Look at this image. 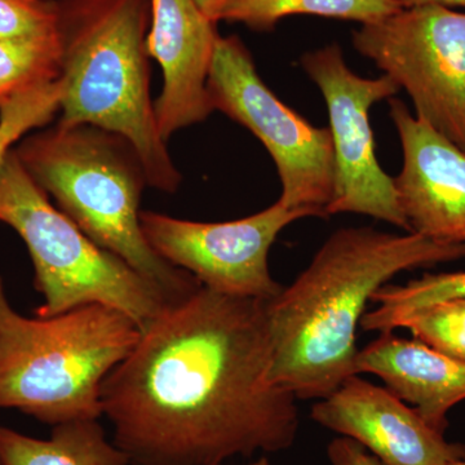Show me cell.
I'll use <instances>...</instances> for the list:
<instances>
[{
    "label": "cell",
    "mask_w": 465,
    "mask_h": 465,
    "mask_svg": "<svg viewBox=\"0 0 465 465\" xmlns=\"http://www.w3.org/2000/svg\"><path fill=\"white\" fill-rule=\"evenodd\" d=\"M327 455L331 465H384L362 445L348 437L331 440Z\"/></svg>",
    "instance_id": "cell-22"
},
{
    "label": "cell",
    "mask_w": 465,
    "mask_h": 465,
    "mask_svg": "<svg viewBox=\"0 0 465 465\" xmlns=\"http://www.w3.org/2000/svg\"><path fill=\"white\" fill-rule=\"evenodd\" d=\"M63 84L60 79L17 94L0 105V164L15 143L27 134L52 121L60 110Z\"/></svg>",
    "instance_id": "cell-19"
},
{
    "label": "cell",
    "mask_w": 465,
    "mask_h": 465,
    "mask_svg": "<svg viewBox=\"0 0 465 465\" xmlns=\"http://www.w3.org/2000/svg\"><path fill=\"white\" fill-rule=\"evenodd\" d=\"M217 38L216 23L202 14L194 0H150L146 50L163 74L154 114L164 142L213 112L207 79Z\"/></svg>",
    "instance_id": "cell-13"
},
{
    "label": "cell",
    "mask_w": 465,
    "mask_h": 465,
    "mask_svg": "<svg viewBox=\"0 0 465 465\" xmlns=\"http://www.w3.org/2000/svg\"><path fill=\"white\" fill-rule=\"evenodd\" d=\"M402 9L397 0H229L220 21L241 23L256 32H271L281 20L311 15L370 24Z\"/></svg>",
    "instance_id": "cell-16"
},
{
    "label": "cell",
    "mask_w": 465,
    "mask_h": 465,
    "mask_svg": "<svg viewBox=\"0 0 465 465\" xmlns=\"http://www.w3.org/2000/svg\"><path fill=\"white\" fill-rule=\"evenodd\" d=\"M321 217L307 208L280 202L262 213L226 223H198L145 211L140 215L150 246L170 264L222 295L273 299L283 289L269 269V252L291 223Z\"/></svg>",
    "instance_id": "cell-10"
},
{
    "label": "cell",
    "mask_w": 465,
    "mask_h": 465,
    "mask_svg": "<svg viewBox=\"0 0 465 465\" xmlns=\"http://www.w3.org/2000/svg\"><path fill=\"white\" fill-rule=\"evenodd\" d=\"M2 465H133L97 419L58 424L48 440L0 427Z\"/></svg>",
    "instance_id": "cell-15"
},
{
    "label": "cell",
    "mask_w": 465,
    "mask_h": 465,
    "mask_svg": "<svg viewBox=\"0 0 465 465\" xmlns=\"http://www.w3.org/2000/svg\"><path fill=\"white\" fill-rule=\"evenodd\" d=\"M465 258V244L370 226L330 235L299 277L265 302L272 381L298 400H322L356 370L357 330L394 275Z\"/></svg>",
    "instance_id": "cell-2"
},
{
    "label": "cell",
    "mask_w": 465,
    "mask_h": 465,
    "mask_svg": "<svg viewBox=\"0 0 465 465\" xmlns=\"http://www.w3.org/2000/svg\"><path fill=\"white\" fill-rule=\"evenodd\" d=\"M457 299H465V272L424 274L406 284H385L372 296L378 308L365 313L360 327L365 331H394L409 314Z\"/></svg>",
    "instance_id": "cell-17"
},
{
    "label": "cell",
    "mask_w": 465,
    "mask_h": 465,
    "mask_svg": "<svg viewBox=\"0 0 465 465\" xmlns=\"http://www.w3.org/2000/svg\"><path fill=\"white\" fill-rule=\"evenodd\" d=\"M229 0H194L195 5L201 9L202 14L210 18L213 23H219L220 15Z\"/></svg>",
    "instance_id": "cell-23"
},
{
    "label": "cell",
    "mask_w": 465,
    "mask_h": 465,
    "mask_svg": "<svg viewBox=\"0 0 465 465\" xmlns=\"http://www.w3.org/2000/svg\"><path fill=\"white\" fill-rule=\"evenodd\" d=\"M61 76L57 34L47 38L0 41V105Z\"/></svg>",
    "instance_id": "cell-18"
},
{
    "label": "cell",
    "mask_w": 465,
    "mask_h": 465,
    "mask_svg": "<svg viewBox=\"0 0 465 465\" xmlns=\"http://www.w3.org/2000/svg\"><path fill=\"white\" fill-rule=\"evenodd\" d=\"M265 302L201 286L110 371L101 406L133 465H223L292 448L296 397L272 381Z\"/></svg>",
    "instance_id": "cell-1"
},
{
    "label": "cell",
    "mask_w": 465,
    "mask_h": 465,
    "mask_svg": "<svg viewBox=\"0 0 465 465\" xmlns=\"http://www.w3.org/2000/svg\"><path fill=\"white\" fill-rule=\"evenodd\" d=\"M0 465H2V464H0Z\"/></svg>",
    "instance_id": "cell-27"
},
{
    "label": "cell",
    "mask_w": 465,
    "mask_h": 465,
    "mask_svg": "<svg viewBox=\"0 0 465 465\" xmlns=\"http://www.w3.org/2000/svg\"><path fill=\"white\" fill-rule=\"evenodd\" d=\"M450 465H465V459H464V460L455 461V463H452Z\"/></svg>",
    "instance_id": "cell-26"
},
{
    "label": "cell",
    "mask_w": 465,
    "mask_h": 465,
    "mask_svg": "<svg viewBox=\"0 0 465 465\" xmlns=\"http://www.w3.org/2000/svg\"><path fill=\"white\" fill-rule=\"evenodd\" d=\"M213 110L251 131L273 158L282 183L280 202L327 217L333 192L330 128L314 127L266 87L240 36H220L207 79Z\"/></svg>",
    "instance_id": "cell-7"
},
{
    "label": "cell",
    "mask_w": 465,
    "mask_h": 465,
    "mask_svg": "<svg viewBox=\"0 0 465 465\" xmlns=\"http://www.w3.org/2000/svg\"><path fill=\"white\" fill-rule=\"evenodd\" d=\"M416 341L457 360L465 361V299L437 302L400 321Z\"/></svg>",
    "instance_id": "cell-20"
},
{
    "label": "cell",
    "mask_w": 465,
    "mask_h": 465,
    "mask_svg": "<svg viewBox=\"0 0 465 465\" xmlns=\"http://www.w3.org/2000/svg\"><path fill=\"white\" fill-rule=\"evenodd\" d=\"M311 418L356 440L384 465H450L465 459L463 443L448 442L414 407L358 375L318 401Z\"/></svg>",
    "instance_id": "cell-11"
},
{
    "label": "cell",
    "mask_w": 465,
    "mask_h": 465,
    "mask_svg": "<svg viewBox=\"0 0 465 465\" xmlns=\"http://www.w3.org/2000/svg\"><path fill=\"white\" fill-rule=\"evenodd\" d=\"M357 374H372L391 393L410 403L437 432L445 434L450 410L465 400V361L381 332L356 358Z\"/></svg>",
    "instance_id": "cell-14"
},
{
    "label": "cell",
    "mask_w": 465,
    "mask_h": 465,
    "mask_svg": "<svg viewBox=\"0 0 465 465\" xmlns=\"http://www.w3.org/2000/svg\"><path fill=\"white\" fill-rule=\"evenodd\" d=\"M140 331L130 317L100 304L24 317L0 277V409L52 427L99 419L103 382L133 351Z\"/></svg>",
    "instance_id": "cell-5"
},
{
    "label": "cell",
    "mask_w": 465,
    "mask_h": 465,
    "mask_svg": "<svg viewBox=\"0 0 465 465\" xmlns=\"http://www.w3.org/2000/svg\"><path fill=\"white\" fill-rule=\"evenodd\" d=\"M0 223L25 242L43 296L36 317L84 305L116 309L143 330L168 302L127 262L94 243L48 200L15 149L0 164Z\"/></svg>",
    "instance_id": "cell-6"
},
{
    "label": "cell",
    "mask_w": 465,
    "mask_h": 465,
    "mask_svg": "<svg viewBox=\"0 0 465 465\" xmlns=\"http://www.w3.org/2000/svg\"><path fill=\"white\" fill-rule=\"evenodd\" d=\"M300 65L322 92L333 145V192L327 216L360 213L410 232L394 179L376 159L370 109L401 88L388 75L361 78L349 69L336 43L307 52Z\"/></svg>",
    "instance_id": "cell-9"
},
{
    "label": "cell",
    "mask_w": 465,
    "mask_h": 465,
    "mask_svg": "<svg viewBox=\"0 0 465 465\" xmlns=\"http://www.w3.org/2000/svg\"><path fill=\"white\" fill-rule=\"evenodd\" d=\"M225 465V464H223ZM249 465H272L271 461L268 460L266 458L259 459V460L253 461V463H251Z\"/></svg>",
    "instance_id": "cell-25"
},
{
    "label": "cell",
    "mask_w": 465,
    "mask_h": 465,
    "mask_svg": "<svg viewBox=\"0 0 465 465\" xmlns=\"http://www.w3.org/2000/svg\"><path fill=\"white\" fill-rule=\"evenodd\" d=\"M56 2L63 84L58 124L121 134L139 153L148 186L176 192L182 174L158 133L150 97V0Z\"/></svg>",
    "instance_id": "cell-3"
},
{
    "label": "cell",
    "mask_w": 465,
    "mask_h": 465,
    "mask_svg": "<svg viewBox=\"0 0 465 465\" xmlns=\"http://www.w3.org/2000/svg\"><path fill=\"white\" fill-rule=\"evenodd\" d=\"M403 164L394 185L410 232L465 244V152L390 99Z\"/></svg>",
    "instance_id": "cell-12"
},
{
    "label": "cell",
    "mask_w": 465,
    "mask_h": 465,
    "mask_svg": "<svg viewBox=\"0 0 465 465\" xmlns=\"http://www.w3.org/2000/svg\"><path fill=\"white\" fill-rule=\"evenodd\" d=\"M402 8L423 7V5H442V7H463L465 0H397Z\"/></svg>",
    "instance_id": "cell-24"
},
{
    "label": "cell",
    "mask_w": 465,
    "mask_h": 465,
    "mask_svg": "<svg viewBox=\"0 0 465 465\" xmlns=\"http://www.w3.org/2000/svg\"><path fill=\"white\" fill-rule=\"evenodd\" d=\"M18 161L85 235L127 262L168 304L202 284L158 255L145 238L140 202L148 186L139 153L121 134L96 125L57 124L27 134Z\"/></svg>",
    "instance_id": "cell-4"
},
{
    "label": "cell",
    "mask_w": 465,
    "mask_h": 465,
    "mask_svg": "<svg viewBox=\"0 0 465 465\" xmlns=\"http://www.w3.org/2000/svg\"><path fill=\"white\" fill-rule=\"evenodd\" d=\"M351 42L407 92L416 118L465 152V12L402 8L363 24Z\"/></svg>",
    "instance_id": "cell-8"
},
{
    "label": "cell",
    "mask_w": 465,
    "mask_h": 465,
    "mask_svg": "<svg viewBox=\"0 0 465 465\" xmlns=\"http://www.w3.org/2000/svg\"><path fill=\"white\" fill-rule=\"evenodd\" d=\"M57 17L56 0H0V41L56 35Z\"/></svg>",
    "instance_id": "cell-21"
}]
</instances>
